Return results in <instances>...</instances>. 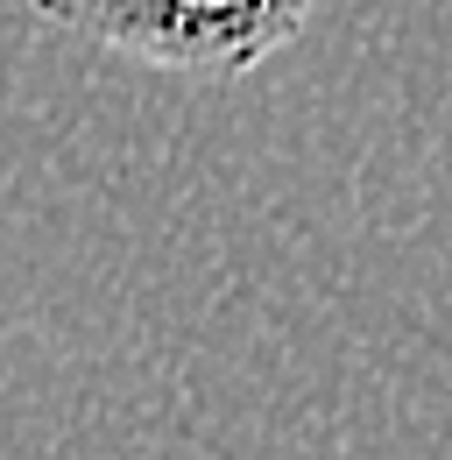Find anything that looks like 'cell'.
Here are the masks:
<instances>
[{
	"instance_id": "cell-1",
	"label": "cell",
	"mask_w": 452,
	"mask_h": 460,
	"mask_svg": "<svg viewBox=\"0 0 452 460\" xmlns=\"http://www.w3.org/2000/svg\"><path fill=\"white\" fill-rule=\"evenodd\" d=\"M50 22L135 64L184 78H240L304 36L318 0H36Z\"/></svg>"
}]
</instances>
